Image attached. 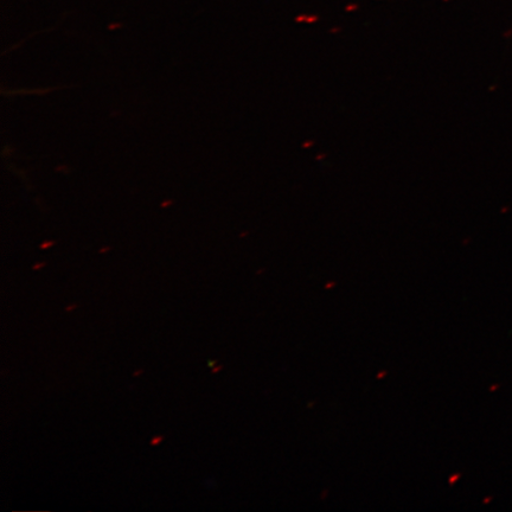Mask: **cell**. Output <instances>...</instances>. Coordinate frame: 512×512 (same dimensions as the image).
<instances>
[{"label": "cell", "instance_id": "obj_1", "mask_svg": "<svg viewBox=\"0 0 512 512\" xmlns=\"http://www.w3.org/2000/svg\"><path fill=\"white\" fill-rule=\"evenodd\" d=\"M163 435H157V437L153 438L150 441L151 446H158L159 444H162V441H164Z\"/></svg>", "mask_w": 512, "mask_h": 512}, {"label": "cell", "instance_id": "obj_2", "mask_svg": "<svg viewBox=\"0 0 512 512\" xmlns=\"http://www.w3.org/2000/svg\"><path fill=\"white\" fill-rule=\"evenodd\" d=\"M78 307H79V306H78V305H76V304H73V305L67 306V307H66V312H72L73 310L78 309Z\"/></svg>", "mask_w": 512, "mask_h": 512}, {"label": "cell", "instance_id": "obj_3", "mask_svg": "<svg viewBox=\"0 0 512 512\" xmlns=\"http://www.w3.org/2000/svg\"><path fill=\"white\" fill-rule=\"evenodd\" d=\"M223 369L222 366H219V367H216V368H213V370H211V374H217V373H220V371Z\"/></svg>", "mask_w": 512, "mask_h": 512}, {"label": "cell", "instance_id": "obj_4", "mask_svg": "<svg viewBox=\"0 0 512 512\" xmlns=\"http://www.w3.org/2000/svg\"><path fill=\"white\" fill-rule=\"evenodd\" d=\"M142 374H144V370L143 369H139L138 371H136V373H133V376L137 377V376L142 375Z\"/></svg>", "mask_w": 512, "mask_h": 512}, {"label": "cell", "instance_id": "obj_5", "mask_svg": "<svg viewBox=\"0 0 512 512\" xmlns=\"http://www.w3.org/2000/svg\"><path fill=\"white\" fill-rule=\"evenodd\" d=\"M216 364H217V362H216V361H209V362H208V366H209L210 368H213L214 366H216Z\"/></svg>", "mask_w": 512, "mask_h": 512}]
</instances>
